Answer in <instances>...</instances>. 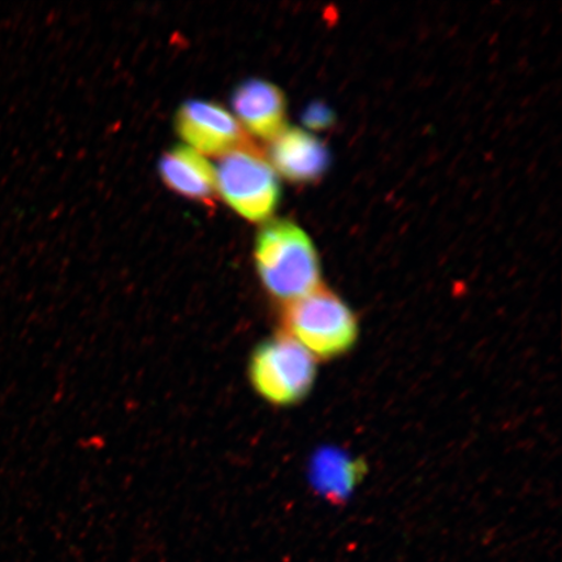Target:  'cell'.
<instances>
[{"label": "cell", "instance_id": "obj_8", "mask_svg": "<svg viewBox=\"0 0 562 562\" xmlns=\"http://www.w3.org/2000/svg\"><path fill=\"white\" fill-rule=\"evenodd\" d=\"M159 172L176 193L203 203L215 199V168L188 146L173 147L160 159Z\"/></svg>", "mask_w": 562, "mask_h": 562}, {"label": "cell", "instance_id": "obj_5", "mask_svg": "<svg viewBox=\"0 0 562 562\" xmlns=\"http://www.w3.org/2000/svg\"><path fill=\"white\" fill-rule=\"evenodd\" d=\"M176 128L188 147L201 156H227L250 145L237 119L223 105L209 101H189L181 105Z\"/></svg>", "mask_w": 562, "mask_h": 562}, {"label": "cell", "instance_id": "obj_4", "mask_svg": "<svg viewBox=\"0 0 562 562\" xmlns=\"http://www.w3.org/2000/svg\"><path fill=\"white\" fill-rule=\"evenodd\" d=\"M216 191L231 209L250 222L269 220L279 205L278 173L251 144L222 157Z\"/></svg>", "mask_w": 562, "mask_h": 562}, {"label": "cell", "instance_id": "obj_1", "mask_svg": "<svg viewBox=\"0 0 562 562\" xmlns=\"http://www.w3.org/2000/svg\"><path fill=\"white\" fill-rule=\"evenodd\" d=\"M256 267L265 290L285 304L318 290V251L306 232L288 221L271 222L256 241Z\"/></svg>", "mask_w": 562, "mask_h": 562}, {"label": "cell", "instance_id": "obj_6", "mask_svg": "<svg viewBox=\"0 0 562 562\" xmlns=\"http://www.w3.org/2000/svg\"><path fill=\"white\" fill-rule=\"evenodd\" d=\"M238 123L250 135L271 140L286 128L284 94L271 82L249 80L232 95Z\"/></svg>", "mask_w": 562, "mask_h": 562}, {"label": "cell", "instance_id": "obj_3", "mask_svg": "<svg viewBox=\"0 0 562 562\" xmlns=\"http://www.w3.org/2000/svg\"><path fill=\"white\" fill-rule=\"evenodd\" d=\"M316 372V358L285 333L262 341L250 356V384L273 406L300 404L312 392Z\"/></svg>", "mask_w": 562, "mask_h": 562}, {"label": "cell", "instance_id": "obj_10", "mask_svg": "<svg viewBox=\"0 0 562 562\" xmlns=\"http://www.w3.org/2000/svg\"><path fill=\"white\" fill-rule=\"evenodd\" d=\"M304 121L311 128L323 130L333 124L334 115L325 104H313L305 112Z\"/></svg>", "mask_w": 562, "mask_h": 562}, {"label": "cell", "instance_id": "obj_2", "mask_svg": "<svg viewBox=\"0 0 562 562\" xmlns=\"http://www.w3.org/2000/svg\"><path fill=\"white\" fill-rule=\"evenodd\" d=\"M285 334L318 360H331L353 349L360 325L346 301L326 286L284 305Z\"/></svg>", "mask_w": 562, "mask_h": 562}, {"label": "cell", "instance_id": "obj_9", "mask_svg": "<svg viewBox=\"0 0 562 562\" xmlns=\"http://www.w3.org/2000/svg\"><path fill=\"white\" fill-rule=\"evenodd\" d=\"M321 468L323 469L321 472L322 483L334 487L331 497H346L357 477L358 470L355 463L348 460L335 459L334 457V460L323 461Z\"/></svg>", "mask_w": 562, "mask_h": 562}, {"label": "cell", "instance_id": "obj_7", "mask_svg": "<svg viewBox=\"0 0 562 562\" xmlns=\"http://www.w3.org/2000/svg\"><path fill=\"white\" fill-rule=\"evenodd\" d=\"M270 165L288 180L311 182L329 166V151L318 137L300 128H285L271 139Z\"/></svg>", "mask_w": 562, "mask_h": 562}]
</instances>
